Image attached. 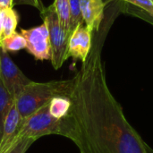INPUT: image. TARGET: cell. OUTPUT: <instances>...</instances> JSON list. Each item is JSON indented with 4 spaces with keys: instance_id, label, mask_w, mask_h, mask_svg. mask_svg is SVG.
<instances>
[{
    "instance_id": "cell-6",
    "label": "cell",
    "mask_w": 153,
    "mask_h": 153,
    "mask_svg": "<svg viewBox=\"0 0 153 153\" xmlns=\"http://www.w3.org/2000/svg\"><path fill=\"white\" fill-rule=\"evenodd\" d=\"M21 34L26 40V50L37 60L50 59V42L46 24L29 30H21Z\"/></svg>"
},
{
    "instance_id": "cell-2",
    "label": "cell",
    "mask_w": 153,
    "mask_h": 153,
    "mask_svg": "<svg viewBox=\"0 0 153 153\" xmlns=\"http://www.w3.org/2000/svg\"><path fill=\"white\" fill-rule=\"evenodd\" d=\"M72 88L73 78L47 82L31 81L14 100V105L22 118H24L48 105L55 97H69Z\"/></svg>"
},
{
    "instance_id": "cell-16",
    "label": "cell",
    "mask_w": 153,
    "mask_h": 153,
    "mask_svg": "<svg viewBox=\"0 0 153 153\" xmlns=\"http://www.w3.org/2000/svg\"><path fill=\"white\" fill-rule=\"evenodd\" d=\"M123 1H126V2L130 3V4H133L142 8L143 10L147 12L151 16L153 17L152 0H123Z\"/></svg>"
},
{
    "instance_id": "cell-18",
    "label": "cell",
    "mask_w": 153,
    "mask_h": 153,
    "mask_svg": "<svg viewBox=\"0 0 153 153\" xmlns=\"http://www.w3.org/2000/svg\"><path fill=\"white\" fill-rule=\"evenodd\" d=\"M18 4H28L36 7L39 10V12L43 11L45 6L43 5V3L41 0H13V6L18 5Z\"/></svg>"
},
{
    "instance_id": "cell-4",
    "label": "cell",
    "mask_w": 153,
    "mask_h": 153,
    "mask_svg": "<svg viewBox=\"0 0 153 153\" xmlns=\"http://www.w3.org/2000/svg\"><path fill=\"white\" fill-rule=\"evenodd\" d=\"M43 22L46 24L50 42V61L53 67L57 70L62 67L68 58L69 38L59 24L57 14L53 4L45 7L40 12Z\"/></svg>"
},
{
    "instance_id": "cell-11",
    "label": "cell",
    "mask_w": 153,
    "mask_h": 153,
    "mask_svg": "<svg viewBox=\"0 0 153 153\" xmlns=\"http://www.w3.org/2000/svg\"><path fill=\"white\" fill-rule=\"evenodd\" d=\"M57 14L60 27L70 38V7L69 0H55L52 4Z\"/></svg>"
},
{
    "instance_id": "cell-10",
    "label": "cell",
    "mask_w": 153,
    "mask_h": 153,
    "mask_svg": "<svg viewBox=\"0 0 153 153\" xmlns=\"http://www.w3.org/2000/svg\"><path fill=\"white\" fill-rule=\"evenodd\" d=\"M71 108V100L68 97L58 96L51 100L48 104V112L52 117L61 120L65 117Z\"/></svg>"
},
{
    "instance_id": "cell-19",
    "label": "cell",
    "mask_w": 153,
    "mask_h": 153,
    "mask_svg": "<svg viewBox=\"0 0 153 153\" xmlns=\"http://www.w3.org/2000/svg\"><path fill=\"white\" fill-rule=\"evenodd\" d=\"M0 8H13V0H0Z\"/></svg>"
},
{
    "instance_id": "cell-3",
    "label": "cell",
    "mask_w": 153,
    "mask_h": 153,
    "mask_svg": "<svg viewBox=\"0 0 153 153\" xmlns=\"http://www.w3.org/2000/svg\"><path fill=\"white\" fill-rule=\"evenodd\" d=\"M58 134L67 138L68 126L65 118L57 120L48 112V105L39 108L27 117L22 118L15 143L22 140L37 141L42 136Z\"/></svg>"
},
{
    "instance_id": "cell-13",
    "label": "cell",
    "mask_w": 153,
    "mask_h": 153,
    "mask_svg": "<svg viewBox=\"0 0 153 153\" xmlns=\"http://www.w3.org/2000/svg\"><path fill=\"white\" fill-rule=\"evenodd\" d=\"M0 48L6 52L19 51L26 48V40L21 33L14 31L10 36L0 40Z\"/></svg>"
},
{
    "instance_id": "cell-17",
    "label": "cell",
    "mask_w": 153,
    "mask_h": 153,
    "mask_svg": "<svg viewBox=\"0 0 153 153\" xmlns=\"http://www.w3.org/2000/svg\"><path fill=\"white\" fill-rule=\"evenodd\" d=\"M33 143L32 140H22L7 153H25Z\"/></svg>"
},
{
    "instance_id": "cell-7",
    "label": "cell",
    "mask_w": 153,
    "mask_h": 153,
    "mask_svg": "<svg viewBox=\"0 0 153 153\" xmlns=\"http://www.w3.org/2000/svg\"><path fill=\"white\" fill-rule=\"evenodd\" d=\"M91 36L92 31L88 29L84 22L79 24L69 38L68 57L81 60L82 63L85 62L92 47Z\"/></svg>"
},
{
    "instance_id": "cell-8",
    "label": "cell",
    "mask_w": 153,
    "mask_h": 153,
    "mask_svg": "<svg viewBox=\"0 0 153 153\" xmlns=\"http://www.w3.org/2000/svg\"><path fill=\"white\" fill-rule=\"evenodd\" d=\"M22 117L13 103L4 121L0 138V153H7L17 144L14 140L18 133Z\"/></svg>"
},
{
    "instance_id": "cell-20",
    "label": "cell",
    "mask_w": 153,
    "mask_h": 153,
    "mask_svg": "<svg viewBox=\"0 0 153 153\" xmlns=\"http://www.w3.org/2000/svg\"><path fill=\"white\" fill-rule=\"evenodd\" d=\"M149 153H153V151L149 147Z\"/></svg>"
},
{
    "instance_id": "cell-23",
    "label": "cell",
    "mask_w": 153,
    "mask_h": 153,
    "mask_svg": "<svg viewBox=\"0 0 153 153\" xmlns=\"http://www.w3.org/2000/svg\"><path fill=\"white\" fill-rule=\"evenodd\" d=\"M152 3H153V0H152Z\"/></svg>"
},
{
    "instance_id": "cell-24",
    "label": "cell",
    "mask_w": 153,
    "mask_h": 153,
    "mask_svg": "<svg viewBox=\"0 0 153 153\" xmlns=\"http://www.w3.org/2000/svg\"><path fill=\"white\" fill-rule=\"evenodd\" d=\"M0 10H1V8H0Z\"/></svg>"
},
{
    "instance_id": "cell-5",
    "label": "cell",
    "mask_w": 153,
    "mask_h": 153,
    "mask_svg": "<svg viewBox=\"0 0 153 153\" xmlns=\"http://www.w3.org/2000/svg\"><path fill=\"white\" fill-rule=\"evenodd\" d=\"M0 79L13 99V100L20 95L23 89L31 82L20 68L14 64L10 57L8 52L0 48Z\"/></svg>"
},
{
    "instance_id": "cell-15",
    "label": "cell",
    "mask_w": 153,
    "mask_h": 153,
    "mask_svg": "<svg viewBox=\"0 0 153 153\" xmlns=\"http://www.w3.org/2000/svg\"><path fill=\"white\" fill-rule=\"evenodd\" d=\"M70 7V34L81 23H83V19L81 12L80 0H69ZM71 36V35H70Z\"/></svg>"
},
{
    "instance_id": "cell-14",
    "label": "cell",
    "mask_w": 153,
    "mask_h": 153,
    "mask_svg": "<svg viewBox=\"0 0 153 153\" xmlns=\"http://www.w3.org/2000/svg\"><path fill=\"white\" fill-rule=\"evenodd\" d=\"M14 100L8 93L6 89L4 88L1 79H0V133L2 134L3 125L4 118L9 112L11 107L13 105Z\"/></svg>"
},
{
    "instance_id": "cell-21",
    "label": "cell",
    "mask_w": 153,
    "mask_h": 153,
    "mask_svg": "<svg viewBox=\"0 0 153 153\" xmlns=\"http://www.w3.org/2000/svg\"><path fill=\"white\" fill-rule=\"evenodd\" d=\"M104 1V3H105V4H106V3H108V2H109V1H112V0H103Z\"/></svg>"
},
{
    "instance_id": "cell-1",
    "label": "cell",
    "mask_w": 153,
    "mask_h": 153,
    "mask_svg": "<svg viewBox=\"0 0 153 153\" xmlns=\"http://www.w3.org/2000/svg\"><path fill=\"white\" fill-rule=\"evenodd\" d=\"M67 138L80 153H149L109 90L99 45L73 78Z\"/></svg>"
},
{
    "instance_id": "cell-12",
    "label": "cell",
    "mask_w": 153,
    "mask_h": 153,
    "mask_svg": "<svg viewBox=\"0 0 153 153\" xmlns=\"http://www.w3.org/2000/svg\"><path fill=\"white\" fill-rule=\"evenodd\" d=\"M17 23H18V15L16 12L13 8L4 9L0 40L13 33L17 27Z\"/></svg>"
},
{
    "instance_id": "cell-22",
    "label": "cell",
    "mask_w": 153,
    "mask_h": 153,
    "mask_svg": "<svg viewBox=\"0 0 153 153\" xmlns=\"http://www.w3.org/2000/svg\"><path fill=\"white\" fill-rule=\"evenodd\" d=\"M1 134H1V133H0V138H1Z\"/></svg>"
},
{
    "instance_id": "cell-9",
    "label": "cell",
    "mask_w": 153,
    "mask_h": 153,
    "mask_svg": "<svg viewBox=\"0 0 153 153\" xmlns=\"http://www.w3.org/2000/svg\"><path fill=\"white\" fill-rule=\"evenodd\" d=\"M81 12L85 25L91 31L99 30L104 16L103 0H80Z\"/></svg>"
}]
</instances>
